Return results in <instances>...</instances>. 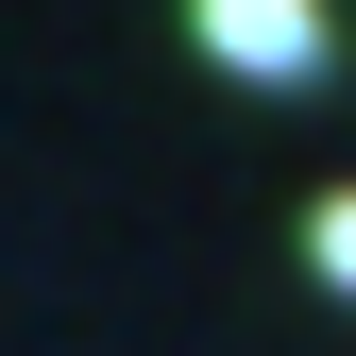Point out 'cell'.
Listing matches in <instances>:
<instances>
[{"label": "cell", "instance_id": "obj_1", "mask_svg": "<svg viewBox=\"0 0 356 356\" xmlns=\"http://www.w3.org/2000/svg\"><path fill=\"white\" fill-rule=\"evenodd\" d=\"M187 34L238 85H323L339 68V17H323V0H187Z\"/></svg>", "mask_w": 356, "mask_h": 356}, {"label": "cell", "instance_id": "obj_2", "mask_svg": "<svg viewBox=\"0 0 356 356\" xmlns=\"http://www.w3.org/2000/svg\"><path fill=\"white\" fill-rule=\"evenodd\" d=\"M305 272L356 305V187H323V204H305Z\"/></svg>", "mask_w": 356, "mask_h": 356}]
</instances>
